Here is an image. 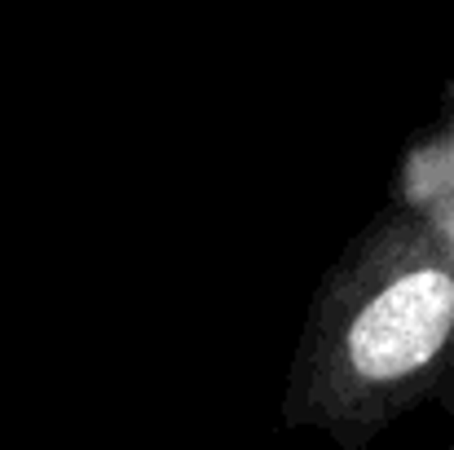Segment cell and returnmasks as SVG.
<instances>
[{
    "label": "cell",
    "instance_id": "obj_1",
    "mask_svg": "<svg viewBox=\"0 0 454 450\" xmlns=\"http://www.w3.org/2000/svg\"><path fill=\"white\" fill-rule=\"evenodd\" d=\"M454 322V283L437 270L397 279L375 296L348 336V358L366 380H397L424 367Z\"/></svg>",
    "mask_w": 454,
    "mask_h": 450
}]
</instances>
